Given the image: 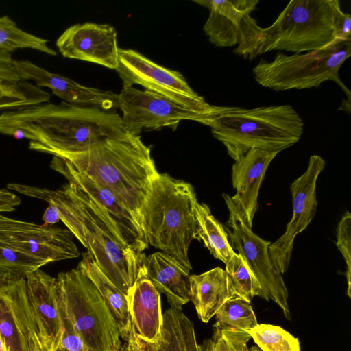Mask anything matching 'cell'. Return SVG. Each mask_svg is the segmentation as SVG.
I'll return each mask as SVG.
<instances>
[{"instance_id":"6da1fadb","label":"cell","mask_w":351,"mask_h":351,"mask_svg":"<svg viewBox=\"0 0 351 351\" xmlns=\"http://www.w3.org/2000/svg\"><path fill=\"white\" fill-rule=\"evenodd\" d=\"M0 133L29 139L30 149L53 156L80 152L129 134L115 111L64 101L2 112Z\"/></svg>"},{"instance_id":"7a4b0ae2","label":"cell","mask_w":351,"mask_h":351,"mask_svg":"<svg viewBox=\"0 0 351 351\" xmlns=\"http://www.w3.org/2000/svg\"><path fill=\"white\" fill-rule=\"evenodd\" d=\"M7 189L54 206L60 220L86 253L126 295L138 278L145 277V255L123 246L91 199L73 183L57 190L16 183L8 184Z\"/></svg>"},{"instance_id":"3957f363","label":"cell","mask_w":351,"mask_h":351,"mask_svg":"<svg viewBox=\"0 0 351 351\" xmlns=\"http://www.w3.org/2000/svg\"><path fill=\"white\" fill-rule=\"evenodd\" d=\"M340 10L338 0H291L265 28L250 16L234 52L252 60L274 50L300 53L326 47L339 40L335 25Z\"/></svg>"},{"instance_id":"277c9868","label":"cell","mask_w":351,"mask_h":351,"mask_svg":"<svg viewBox=\"0 0 351 351\" xmlns=\"http://www.w3.org/2000/svg\"><path fill=\"white\" fill-rule=\"evenodd\" d=\"M58 157L110 189L140 223V208L159 173L150 147L142 141L140 136L128 134Z\"/></svg>"},{"instance_id":"5b68a950","label":"cell","mask_w":351,"mask_h":351,"mask_svg":"<svg viewBox=\"0 0 351 351\" xmlns=\"http://www.w3.org/2000/svg\"><path fill=\"white\" fill-rule=\"evenodd\" d=\"M202 124L236 162L251 149L280 152L298 142L304 123L289 104L251 109L219 106Z\"/></svg>"},{"instance_id":"8992f818","label":"cell","mask_w":351,"mask_h":351,"mask_svg":"<svg viewBox=\"0 0 351 351\" xmlns=\"http://www.w3.org/2000/svg\"><path fill=\"white\" fill-rule=\"evenodd\" d=\"M197 202L195 189L190 183L159 173L138 213L148 244L173 256L189 270L192 267L189 248L196 239Z\"/></svg>"},{"instance_id":"52a82bcc","label":"cell","mask_w":351,"mask_h":351,"mask_svg":"<svg viewBox=\"0 0 351 351\" xmlns=\"http://www.w3.org/2000/svg\"><path fill=\"white\" fill-rule=\"evenodd\" d=\"M55 291L59 308L91 351H116L121 345L118 327L92 281L77 267L60 272Z\"/></svg>"},{"instance_id":"ba28073f","label":"cell","mask_w":351,"mask_h":351,"mask_svg":"<svg viewBox=\"0 0 351 351\" xmlns=\"http://www.w3.org/2000/svg\"><path fill=\"white\" fill-rule=\"evenodd\" d=\"M350 55L351 40H337L306 53H276L271 62L261 60L252 73L261 86L276 91L318 88L323 82L332 80L344 90L350 102V92L339 75Z\"/></svg>"},{"instance_id":"9c48e42d","label":"cell","mask_w":351,"mask_h":351,"mask_svg":"<svg viewBox=\"0 0 351 351\" xmlns=\"http://www.w3.org/2000/svg\"><path fill=\"white\" fill-rule=\"evenodd\" d=\"M123 87L138 84L185 108L210 117L219 108L194 91L177 71L163 67L133 49H119L115 69Z\"/></svg>"},{"instance_id":"30bf717a","label":"cell","mask_w":351,"mask_h":351,"mask_svg":"<svg viewBox=\"0 0 351 351\" xmlns=\"http://www.w3.org/2000/svg\"><path fill=\"white\" fill-rule=\"evenodd\" d=\"M223 197L229 211L224 228L231 247L244 259L259 282L262 291L260 298L274 302L285 318L291 320L288 290L282 274L274 269L269 258L268 250L271 242L254 233L245 224L231 196L223 193Z\"/></svg>"},{"instance_id":"8fae6325","label":"cell","mask_w":351,"mask_h":351,"mask_svg":"<svg viewBox=\"0 0 351 351\" xmlns=\"http://www.w3.org/2000/svg\"><path fill=\"white\" fill-rule=\"evenodd\" d=\"M50 167L87 194L123 246L140 254L149 247L139 222L110 189L77 170L63 158L53 156Z\"/></svg>"},{"instance_id":"7c38bea8","label":"cell","mask_w":351,"mask_h":351,"mask_svg":"<svg viewBox=\"0 0 351 351\" xmlns=\"http://www.w3.org/2000/svg\"><path fill=\"white\" fill-rule=\"evenodd\" d=\"M0 244L47 263L80 255L68 230L0 214Z\"/></svg>"},{"instance_id":"4fadbf2b","label":"cell","mask_w":351,"mask_h":351,"mask_svg":"<svg viewBox=\"0 0 351 351\" xmlns=\"http://www.w3.org/2000/svg\"><path fill=\"white\" fill-rule=\"evenodd\" d=\"M122 124L130 134L139 136L143 130L170 128L175 130L181 121L202 124L209 117L179 106L153 92L123 87L118 94Z\"/></svg>"},{"instance_id":"5bb4252c","label":"cell","mask_w":351,"mask_h":351,"mask_svg":"<svg viewBox=\"0 0 351 351\" xmlns=\"http://www.w3.org/2000/svg\"><path fill=\"white\" fill-rule=\"evenodd\" d=\"M326 162L319 155H312L306 170L290 186L293 198V215L285 233L269 245V255L274 269L285 273L290 264L293 241L305 230L315 215L317 206V181Z\"/></svg>"},{"instance_id":"9a60e30c","label":"cell","mask_w":351,"mask_h":351,"mask_svg":"<svg viewBox=\"0 0 351 351\" xmlns=\"http://www.w3.org/2000/svg\"><path fill=\"white\" fill-rule=\"evenodd\" d=\"M0 335L9 351H44L24 278L0 281Z\"/></svg>"},{"instance_id":"2e32d148","label":"cell","mask_w":351,"mask_h":351,"mask_svg":"<svg viewBox=\"0 0 351 351\" xmlns=\"http://www.w3.org/2000/svg\"><path fill=\"white\" fill-rule=\"evenodd\" d=\"M56 46L61 54L116 69L119 49L117 32L109 25L84 23L67 28L58 38Z\"/></svg>"},{"instance_id":"e0dca14e","label":"cell","mask_w":351,"mask_h":351,"mask_svg":"<svg viewBox=\"0 0 351 351\" xmlns=\"http://www.w3.org/2000/svg\"><path fill=\"white\" fill-rule=\"evenodd\" d=\"M12 64L22 81H33L38 87L48 88L64 102L111 112L119 108L118 94L112 91L81 85L29 60H13Z\"/></svg>"},{"instance_id":"ac0fdd59","label":"cell","mask_w":351,"mask_h":351,"mask_svg":"<svg viewBox=\"0 0 351 351\" xmlns=\"http://www.w3.org/2000/svg\"><path fill=\"white\" fill-rule=\"evenodd\" d=\"M127 300L136 351H156L163 326L160 293L142 277L130 288Z\"/></svg>"},{"instance_id":"d6986e66","label":"cell","mask_w":351,"mask_h":351,"mask_svg":"<svg viewBox=\"0 0 351 351\" xmlns=\"http://www.w3.org/2000/svg\"><path fill=\"white\" fill-rule=\"evenodd\" d=\"M27 292L44 351L58 350L63 334L56 278L38 269L25 276Z\"/></svg>"},{"instance_id":"ffe728a7","label":"cell","mask_w":351,"mask_h":351,"mask_svg":"<svg viewBox=\"0 0 351 351\" xmlns=\"http://www.w3.org/2000/svg\"><path fill=\"white\" fill-rule=\"evenodd\" d=\"M278 152L251 149L232 168V184L236 190L232 199L239 208L245 224L252 228L258 209V197L266 171Z\"/></svg>"},{"instance_id":"44dd1931","label":"cell","mask_w":351,"mask_h":351,"mask_svg":"<svg viewBox=\"0 0 351 351\" xmlns=\"http://www.w3.org/2000/svg\"><path fill=\"white\" fill-rule=\"evenodd\" d=\"M194 2L206 7L209 16L204 31L209 41L217 47L238 45L246 19L258 0H199Z\"/></svg>"},{"instance_id":"7402d4cb","label":"cell","mask_w":351,"mask_h":351,"mask_svg":"<svg viewBox=\"0 0 351 351\" xmlns=\"http://www.w3.org/2000/svg\"><path fill=\"white\" fill-rule=\"evenodd\" d=\"M145 277L155 288L165 294L170 308H182L190 300L191 270L173 256L156 252L144 259Z\"/></svg>"},{"instance_id":"603a6c76","label":"cell","mask_w":351,"mask_h":351,"mask_svg":"<svg viewBox=\"0 0 351 351\" xmlns=\"http://www.w3.org/2000/svg\"><path fill=\"white\" fill-rule=\"evenodd\" d=\"M189 295L199 319L207 323L236 294L226 271L217 267L200 274L190 275Z\"/></svg>"},{"instance_id":"cb8c5ba5","label":"cell","mask_w":351,"mask_h":351,"mask_svg":"<svg viewBox=\"0 0 351 351\" xmlns=\"http://www.w3.org/2000/svg\"><path fill=\"white\" fill-rule=\"evenodd\" d=\"M77 268L95 285L110 311L118 327L120 337L130 351H136L127 295L101 270L86 253Z\"/></svg>"},{"instance_id":"d4e9b609","label":"cell","mask_w":351,"mask_h":351,"mask_svg":"<svg viewBox=\"0 0 351 351\" xmlns=\"http://www.w3.org/2000/svg\"><path fill=\"white\" fill-rule=\"evenodd\" d=\"M156 351H199L194 324L182 308L163 313L162 335Z\"/></svg>"},{"instance_id":"484cf974","label":"cell","mask_w":351,"mask_h":351,"mask_svg":"<svg viewBox=\"0 0 351 351\" xmlns=\"http://www.w3.org/2000/svg\"><path fill=\"white\" fill-rule=\"evenodd\" d=\"M195 217L196 239L201 241L215 258L226 264L236 252L230 245L224 226L205 203H196Z\"/></svg>"},{"instance_id":"4316f807","label":"cell","mask_w":351,"mask_h":351,"mask_svg":"<svg viewBox=\"0 0 351 351\" xmlns=\"http://www.w3.org/2000/svg\"><path fill=\"white\" fill-rule=\"evenodd\" d=\"M48 40L21 29L8 16H0V51L10 53L19 49H32L56 56L47 45Z\"/></svg>"},{"instance_id":"83f0119b","label":"cell","mask_w":351,"mask_h":351,"mask_svg":"<svg viewBox=\"0 0 351 351\" xmlns=\"http://www.w3.org/2000/svg\"><path fill=\"white\" fill-rule=\"evenodd\" d=\"M214 327L223 329H237L249 332L258 322L251 302L239 296L226 301L215 314Z\"/></svg>"},{"instance_id":"f1b7e54d","label":"cell","mask_w":351,"mask_h":351,"mask_svg":"<svg viewBox=\"0 0 351 351\" xmlns=\"http://www.w3.org/2000/svg\"><path fill=\"white\" fill-rule=\"evenodd\" d=\"M248 333L262 351H300L298 339L280 326L258 324Z\"/></svg>"},{"instance_id":"f546056e","label":"cell","mask_w":351,"mask_h":351,"mask_svg":"<svg viewBox=\"0 0 351 351\" xmlns=\"http://www.w3.org/2000/svg\"><path fill=\"white\" fill-rule=\"evenodd\" d=\"M225 265V271L232 282L237 296L250 302L254 297L261 296L262 291L259 282L239 254L235 252Z\"/></svg>"},{"instance_id":"4dcf8cb0","label":"cell","mask_w":351,"mask_h":351,"mask_svg":"<svg viewBox=\"0 0 351 351\" xmlns=\"http://www.w3.org/2000/svg\"><path fill=\"white\" fill-rule=\"evenodd\" d=\"M46 264V262L0 244V281L25 278L28 273Z\"/></svg>"},{"instance_id":"1f68e13d","label":"cell","mask_w":351,"mask_h":351,"mask_svg":"<svg viewBox=\"0 0 351 351\" xmlns=\"http://www.w3.org/2000/svg\"><path fill=\"white\" fill-rule=\"evenodd\" d=\"M212 336L199 344V351H243L251 339L247 332L214 327Z\"/></svg>"},{"instance_id":"d6a6232c","label":"cell","mask_w":351,"mask_h":351,"mask_svg":"<svg viewBox=\"0 0 351 351\" xmlns=\"http://www.w3.org/2000/svg\"><path fill=\"white\" fill-rule=\"evenodd\" d=\"M337 246L341 252L346 265V278L348 284L347 294L351 297V214L346 211L337 228Z\"/></svg>"},{"instance_id":"836d02e7","label":"cell","mask_w":351,"mask_h":351,"mask_svg":"<svg viewBox=\"0 0 351 351\" xmlns=\"http://www.w3.org/2000/svg\"><path fill=\"white\" fill-rule=\"evenodd\" d=\"M335 32L338 39L351 40V16L340 10L335 19Z\"/></svg>"},{"instance_id":"e575fe53","label":"cell","mask_w":351,"mask_h":351,"mask_svg":"<svg viewBox=\"0 0 351 351\" xmlns=\"http://www.w3.org/2000/svg\"><path fill=\"white\" fill-rule=\"evenodd\" d=\"M20 203L18 195L8 189H0V213L14 211Z\"/></svg>"},{"instance_id":"d590c367","label":"cell","mask_w":351,"mask_h":351,"mask_svg":"<svg viewBox=\"0 0 351 351\" xmlns=\"http://www.w3.org/2000/svg\"><path fill=\"white\" fill-rule=\"evenodd\" d=\"M12 72L10 55L0 51V88L5 87L9 84Z\"/></svg>"},{"instance_id":"8d00e7d4","label":"cell","mask_w":351,"mask_h":351,"mask_svg":"<svg viewBox=\"0 0 351 351\" xmlns=\"http://www.w3.org/2000/svg\"><path fill=\"white\" fill-rule=\"evenodd\" d=\"M43 220L45 222L44 224L48 226H53L58 223L60 220L58 209L54 206L49 204L43 214Z\"/></svg>"},{"instance_id":"74e56055","label":"cell","mask_w":351,"mask_h":351,"mask_svg":"<svg viewBox=\"0 0 351 351\" xmlns=\"http://www.w3.org/2000/svg\"><path fill=\"white\" fill-rule=\"evenodd\" d=\"M0 351H9L8 348L0 335Z\"/></svg>"},{"instance_id":"f35d334b","label":"cell","mask_w":351,"mask_h":351,"mask_svg":"<svg viewBox=\"0 0 351 351\" xmlns=\"http://www.w3.org/2000/svg\"><path fill=\"white\" fill-rule=\"evenodd\" d=\"M116 351H130V349L129 348L128 344L124 342L123 343H121V345Z\"/></svg>"},{"instance_id":"ab89813d","label":"cell","mask_w":351,"mask_h":351,"mask_svg":"<svg viewBox=\"0 0 351 351\" xmlns=\"http://www.w3.org/2000/svg\"><path fill=\"white\" fill-rule=\"evenodd\" d=\"M243 351H262L257 346H252L250 348L247 347Z\"/></svg>"}]
</instances>
